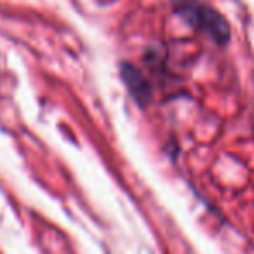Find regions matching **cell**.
<instances>
[{
	"mask_svg": "<svg viewBox=\"0 0 254 254\" xmlns=\"http://www.w3.org/2000/svg\"><path fill=\"white\" fill-rule=\"evenodd\" d=\"M174 11L185 19L190 26L202 32L218 42L219 46H225L230 40V25L216 9L202 4L198 0H173Z\"/></svg>",
	"mask_w": 254,
	"mask_h": 254,
	"instance_id": "obj_1",
	"label": "cell"
},
{
	"mask_svg": "<svg viewBox=\"0 0 254 254\" xmlns=\"http://www.w3.org/2000/svg\"><path fill=\"white\" fill-rule=\"evenodd\" d=\"M120 68H122V78L126 82L129 92H131V96L139 105H146L150 101V98H152V87H150L145 75L134 64L124 63Z\"/></svg>",
	"mask_w": 254,
	"mask_h": 254,
	"instance_id": "obj_2",
	"label": "cell"
}]
</instances>
